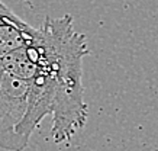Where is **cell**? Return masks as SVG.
<instances>
[{
  "instance_id": "cell-3",
  "label": "cell",
  "mask_w": 158,
  "mask_h": 151,
  "mask_svg": "<svg viewBox=\"0 0 158 151\" xmlns=\"http://www.w3.org/2000/svg\"><path fill=\"white\" fill-rule=\"evenodd\" d=\"M38 29L0 2V58L32 44Z\"/></svg>"
},
{
  "instance_id": "cell-2",
  "label": "cell",
  "mask_w": 158,
  "mask_h": 151,
  "mask_svg": "<svg viewBox=\"0 0 158 151\" xmlns=\"http://www.w3.org/2000/svg\"><path fill=\"white\" fill-rule=\"evenodd\" d=\"M29 84L0 65V148L22 151L16 128L28 109Z\"/></svg>"
},
{
  "instance_id": "cell-1",
  "label": "cell",
  "mask_w": 158,
  "mask_h": 151,
  "mask_svg": "<svg viewBox=\"0 0 158 151\" xmlns=\"http://www.w3.org/2000/svg\"><path fill=\"white\" fill-rule=\"evenodd\" d=\"M35 57L52 80L55 98L51 135L57 144L70 141L87 122L81 83L83 58L89 54L86 35L73 26V18H45L32 41Z\"/></svg>"
}]
</instances>
